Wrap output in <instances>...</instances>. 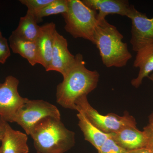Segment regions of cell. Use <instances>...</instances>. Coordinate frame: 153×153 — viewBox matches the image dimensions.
I'll list each match as a JSON object with an SVG mask.
<instances>
[{
	"instance_id": "20",
	"label": "cell",
	"mask_w": 153,
	"mask_h": 153,
	"mask_svg": "<svg viewBox=\"0 0 153 153\" xmlns=\"http://www.w3.org/2000/svg\"><path fill=\"white\" fill-rule=\"evenodd\" d=\"M53 0H21L20 2L27 7L28 10L36 15V13L52 2Z\"/></svg>"
},
{
	"instance_id": "21",
	"label": "cell",
	"mask_w": 153,
	"mask_h": 153,
	"mask_svg": "<svg viewBox=\"0 0 153 153\" xmlns=\"http://www.w3.org/2000/svg\"><path fill=\"white\" fill-rule=\"evenodd\" d=\"M11 55L7 40L3 37L0 40V63L4 64Z\"/></svg>"
},
{
	"instance_id": "5",
	"label": "cell",
	"mask_w": 153,
	"mask_h": 153,
	"mask_svg": "<svg viewBox=\"0 0 153 153\" xmlns=\"http://www.w3.org/2000/svg\"><path fill=\"white\" fill-rule=\"evenodd\" d=\"M76 110L81 111L96 127L105 133L116 132L128 126L136 127L134 118L126 111L123 116L114 113L100 114L88 101L87 95L80 97L75 101Z\"/></svg>"
},
{
	"instance_id": "1",
	"label": "cell",
	"mask_w": 153,
	"mask_h": 153,
	"mask_svg": "<svg viewBox=\"0 0 153 153\" xmlns=\"http://www.w3.org/2000/svg\"><path fill=\"white\" fill-rule=\"evenodd\" d=\"M85 64L82 55L76 54L74 63L63 76V81L57 85V102L64 108L76 110V100L87 96L97 87L99 73L88 69Z\"/></svg>"
},
{
	"instance_id": "2",
	"label": "cell",
	"mask_w": 153,
	"mask_h": 153,
	"mask_svg": "<svg viewBox=\"0 0 153 153\" xmlns=\"http://www.w3.org/2000/svg\"><path fill=\"white\" fill-rule=\"evenodd\" d=\"M38 153H64L75 144V133L66 128L61 119H42L33 127L30 134Z\"/></svg>"
},
{
	"instance_id": "17",
	"label": "cell",
	"mask_w": 153,
	"mask_h": 153,
	"mask_svg": "<svg viewBox=\"0 0 153 153\" xmlns=\"http://www.w3.org/2000/svg\"><path fill=\"white\" fill-rule=\"evenodd\" d=\"M10 47L14 53L28 60L32 66L39 63L36 42L26 41L11 35L9 38Z\"/></svg>"
},
{
	"instance_id": "14",
	"label": "cell",
	"mask_w": 153,
	"mask_h": 153,
	"mask_svg": "<svg viewBox=\"0 0 153 153\" xmlns=\"http://www.w3.org/2000/svg\"><path fill=\"white\" fill-rule=\"evenodd\" d=\"M134 67L139 68L138 76L132 79L131 84L137 88L141 85L143 79L153 72V45L141 49L137 52Z\"/></svg>"
},
{
	"instance_id": "7",
	"label": "cell",
	"mask_w": 153,
	"mask_h": 153,
	"mask_svg": "<svg viewBox=\"0 0 153 153\" xmlns=\"http://www.w3.org/2000/svg\"><path fill=\"white\" fill-rule=\"evenodd\" d=\"M19 83L16 78L9 76L0 84V116L7 122H14L19 110L28 100L19 94Z\"/></svg>"
},
{
	"instance_id": "19",
	"label": "cell",
	"mask_w": 153,
	"mask_h": 153,
	"mask_svg": "<svg viewBox=\"0 0 153 153\" xmlns=\"http://www.w3.org/2000/svg\"><path fill=\"white\" fill-rule=\"evenodd\" d=\"M98 153H130L129 151L126 150L117 144L110 137L105 142L98 150Z\"/></svg>"
},
{
	"instance_id": "3",
	"label": "cell",
	"mask_w": 153,
	"mask_h": 153,
	"mask_svg": "<svg viewBox=\"0 0 153 153\" xmlns=\"http://www.w3.org/2000/svg\"><path fill=\"white\" fill-rule=\"evenodd\" d=\"M94 38L102 63L108 68L124 67L131 59L127 44L123 41V36L106 19L98 21Z\"/></svg>"
},
{
	"instance_id": "24",
	"label": "cell",
	"mask_w": 153,
	"mask_h": 153,
	"mask_svg": "<svg viewBox=\"0 0 153 153\" xmlns=\"http://www.w3.org/2000/svg\"><path fill=\"white\" fill-rule=\"evenodd\" d=\"M129 151L130 153H152V152L146 148H142V149Z\"/></svg>"
},
{
	"instance_id": "9",
	"label": "cell",
	"mask_w": 153,
	"mask_h": 153,
	"mask_svg": "<svg viewBox=\"0 0 153 153\" xmlns=\"http://www.w3.org/2000/svg\"><path fill=\"white\" fill-rule=\"evenodd\" d=\"M75 60V55H72L68 50L67 40L57 31L55 35L51 62L47 71H57L63 76Z\"/></svg>"
},
{
	"instance_id": "8",
	"label": "cell",
	"mask_w": 153,
	"mask_h": 153,
	"mask_svg": "<svg viewBox=\"0 0 153 153\" xmlns=\"http://www.w3.org/2000/svg\"><path fill=\"white\" fill-rule=\"evenodd\" d=\"M127 17L131 21L130 43L132 50L137 52L141 49L153 45V18L137 10L131 5Z\"/></svg>"
},
{
	"instance_id": "18",
	"label": "cell",
	"mask_w": 153,
	"mask_h": 153,
	"mask_svg": "<svg viewBox=\"0 0 153 153\" xmlns=\"http://www.w3.org/2000/svg\"><path fill=\"white\" fill-rule=\"evenodd\" d=\"M68 10V0H53L52 2L36 13V16L38 23L44 17L58 14H63Z\"/></svg>"
},
{
	"instance_id": "22",
	"label": "cell",
	"mask_w": 153,
	"mask_h": 153,
	"mask_svg": "<svg viewBox=\"0 0 153 153\" xmlns=\"http://www.w3.org/2000/svg\"><path fill=\"white\" fill-rule=\"evenodd\" d=\"M147 138V143L146 148L153 153V130L147 126L144 128Z\"/></svg>"
},
{
	"instance_id": "15",
	"label": "cell",
	"mask_w": 153,
	"mask_h": 153,
	"mask_svg": "<svg viewBox=\"0 0 153 153\" xmlns=\"http://www.w3.org/2000/svg\"><path fill=\"white\" fill-rule=\"evenodd\" d=\"M38 23L36 15L27 11L25 16L21 17L18 27L12 35L23 40L36 42L41 29Z\"/></svg>"
},
{
	"instance_id": "10",
	"label": "cell",
	"mask_w": 153,
	"mask_h": 153,
	"mask_svg": "<svg viewBox=\"0 0 153 153\" xmlns=\"http://www.w3.org/2000/svg\"><path fill=\"white\" fill-rule=\"evenodd\" d=\"M56 26L53 22L47 23L41 26L40 34L36 41L38 50L39 64L45 70L49 68L52 58Z\"/></svg>"
},
{
	"instance_id": "27",
	"label": "cell",
	"mask_w": 153,
	"mask_h": 153,
	"mask_svg": "<svg viewBox=\"0 0 153 153\" xmlns=\"http://www.w3.org/2000/svg\"><path fill=\"white\" fill-rule=\"evenodd\" d=\"M3 36H2V35L1 32V30H0V40H1V38H3Z\"/></svg>"
},
{
	"instance_id": "12",
	"label": "cell",
	"mask_w": 153,
	"mask_h": 153,
	"mask_svg": "<svg viewBox=\"0 0 153 153\" xmlns=\"http://www.w3.org/2000/svg\"><path fill=\"white\" fill-rule=\"evenodd\" d=\"M82 1L90 9L98 11V21L105 19L109 14L127 17L131 5L126 0H82Z\"/></svg>"
},
{
	"instance_id": "25",
	"label": "cell",
	"mask_w": 153,
	"mask_h": 153,
	"mask_svg": "<svg viewBox=\"0 0 153 153\" xmlns=\"http://www.w3.org/2000/svg\"><path fill=\"white\" fill-rule=\"evenodd\" d=\"M153 130V114H151L149 117V123L148 125Z\"/></svg>"
},
{
	"instance_id": "26",
	"label": "cell",
	"mask_w": 153,
	"mask_h": 153,
	"mask_svg": "<svg viewBox=\"0 0 153 153\" xmlns=\"http://www.w3.org/2000/svg\"><path fill=\"white\" fill-rule=\"evenodd\" d=\"M148 78L153 82V72L148 76Z\"/></svg>"
},
{
	"instance_id": "11",
	"label": "cell",
	"mask_w": 153,
	"mask_h": 153,
	"mask_svg": "<svg viewBox=\"0 0 153 153\" xmlns=\"http://www.w3.org/2000/svg\"><path fill=\"white\" fill-rule=\"evenodd\" d=\"M110 134L117 144L126 150H134L146 146L147 138L146 133L138 129L137 126L127 127Z\"/></svg>"
},
{
	"instance_id": "13",
	"label": "cell",
	"mask_w": 153,
	"mask_h": 153,
	"mask_svg": "<svg viewBox=\"0 0 153 153\" xmlns=\"http://www.w3.org/2000/svg\"><path fill=\"white\" fill-rule=\"evenodd\" d=\"M28 137L26 134L13 129L8 124L1 140L0 153H28Z\"/></svg>"
},
{
	"instance_id": "23",
	"label": "cell",
	"mask_w": 153,
	"mask_h": 153,
	"mask_svg": "<svg viewBox=\"0 0 153 153\" xmlns=\"http://www.w3.org/2000/svg\"><path fill=\"white\" fill-rule=\"evenodd\" d=\"M7 122L1 116H0V141H1L5 134L6 129L7 126Z\"/></svg>"
},
{
	"instance_id": "16",
	"label": "cell",
	"mask_w": 153,
	"mask_h": 153,
	"mask_svg": "<svg viewBox=\"0 0 153 153\" xmlns=\"http://www.w3.org/2000/svg\"><path fill=\"white\" fill-rule=\"evenodd\" d=\"M79 120L78 126L84 135L85 140L91 143L98 150L108 139L110 134L105 133L93 125L81 111L77 114Z\"/></svg>"
},
{
	"instance_id": "4",
	"label": "cell",
	"mask_w": 153,
	"mask_h": 153,
	"mask_svg": "<svg viewBox=\"0 0 153 153\" xmlns=\"http://www.w3.org/2000/svg\"><path fill=\"white\" fill-rule=\"evenodd\" d=\"M97 14L82 1L68 0V10L62 14L66 23L65 30L74 38H82L94 44Z\"/></svg>"
},
{
	"instance_id": "6",
	"label": "cell",
	"mask_w": 153,
	"mask_h": 153,
	"mask_svg": "<svg viewBox=\"0 0 153 153\" xmlns=\"http://www.w3.org/2000/svg\"><path fill=\"white\" fill-rule=\"evenodd\" d=\"M47 117L60 119L57 107L43 100H29L19 110L14 120L30 135L31 130L39 121Z\"/></svg>"
}]
</instances>
